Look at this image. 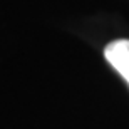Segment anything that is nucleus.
<instances>
[{"label": "nucleus", "instance_id": "f257e3e1", "mask_svg": "<svg viewBox=\"0 0 129 129\" xmlns=\"http://www.w3.org/2000/svg\"><path fill=\"white\" fill-rule=\"evenodd\" d=\"M106 60L124 77V81L129 84V40L119 39L107 44L104 49Z\"/></svg>", "mask_w": 129, "mask_h": 129}]
</instances>
